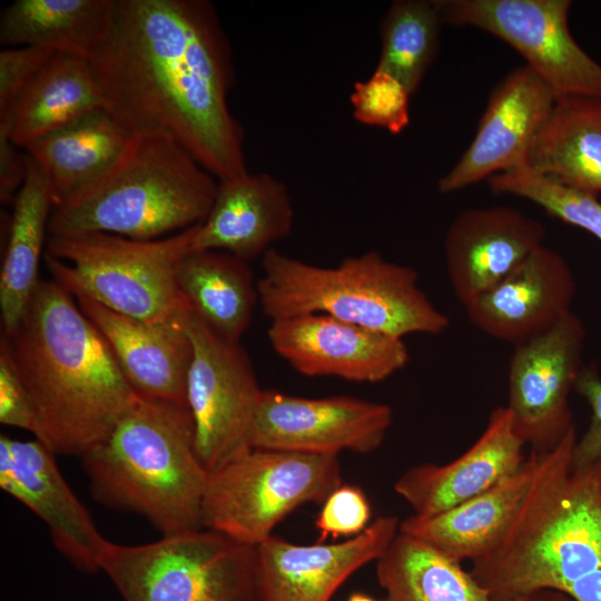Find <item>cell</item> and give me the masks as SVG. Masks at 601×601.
<instances>
[{"label":"cell","instance_id":"obj_1","mask_svg":"<svg viewBox=\"0 0 601 601\" xmlns=\"http://www.w3.org/2000/svg\"><path fill=\"white\" fill-rule=\"evenodd\" d=\"M106 109L131 135L165 136L218 180L247 170L245 131L228 106L235 65L207 0H117L89 58Z\"/></svg>","mask_w":601,"mask_h":601},{"label":"cell","instance_id":"obj_2","mask_svg":"<svg viewBox=\"0 0 601 601\" xmlns=\"http://www.w3.org/2000/svg\"><path fill=\"white\" fill-rule=\"evenodd\" d=\"M31 398L36 439L82 456L105 440L139 395L73 295L41 279L18 325L0 338Z\"/></svg>","mask_w":601,"mask_h":601},{"label":"cell","instance_id":"obj_3","mask_svg":"<svg viewBox=\"0 0 601 601\" xmlns=\"http://www.w3.org/2000/svg\"><path fill=\"white\" fill-rule=\"evenodd\" d=\"M573 426L545 452L525 499L500 541L472 562L493 601L555 590L601 601V462L574 467Z\"/></svg>","mask_w":601,"mask_h":601},{"label":"cell","instance_id":"obj_4","mask_svg":"<svg viewBox=\"0 0 601 601\" xmlns=\"http://www.w3.org/2000/svg\"><path fill=\"white\" fill-rule=\"evenodd\" d=\"M81 460L97 502L144 516L162 535L201 529L209 473L187 405L139 396Z\"/></svg>","mask_w":601,"mask_h":601},{"label":"cell","instance_id":"obj_5","mask_svg":"<svg viewBox=\"0 0 601 601\" xmlns=\"http://www.w3.org/2000/svg\"><path fill=\"white\" fill-rule=\"evenodd\" d=\"M217 187L216 177L171 139L134 135L104 176L52 209L48 236L167 237L203 223Z\"/></svg>","mask_w":601,"mask_h":601},{"label":"cell","instance_id":"obj_6","mask_svg":"<svg viewBox=\"0 0 601 601\" xmlns=\"http://www.w3.org/2000/svg\"><path fill=\"white\" fill-rule=\"evenodd\" d=\"M262 268L259 306L270 321L325 314L398 338L439 335L450 326L414 268L373 250L322 267L270 248L262 256Z\"/></svg>","mask_w":601,"mask_h":601},{"label":"cell","instance_id":"obj_7","mask_svg":"<svg viewBox=\"0 0 601 601\" xmlns=\"http://www.w3.org/2000/svg\"><path fill=\"white\" fill-rule=\"evenodd\" d=\"M197 226L150 240L106 233L48 236L45 260L71 294L136 319L186 327L193 309L176 273Z\"/></svg>","mask_w":601,"mask_h":601},{"label":"cell","instance_id":"obj_8","mask_svg":"<svg viewBox=\"0 0 601 601\" xmlns=\"http://www.w3.org/2000/svg\"><path fill=\"white\" fill-rule=\"evenodd\" d=\"M99 569L124 601H259L256 548L209 529L137 545L108 541Z\"/></svg>","mask_w":601,"mask_h":601},{"label":"cell","instance_id":"obj_9","mask_svg":"<svg viewBox=\"0 0 601 601\" xmlns=\"http://www.w3.org/2000/svg\"><path fill=\"white\" fill-rule=\"evenodd\" d=\"M339 485L336 455L252 449L208 475L201 528L256 548L295 509Z\"/></svg>","mask_w":601,"mask_h":601},{"label":"cell","instance_id":"obj_10","mask_svg":"<svg viewBox=\"0 0 601 601\" xmlns=\"http://www.w3.org/2000/svg\"><path fill=\"white\" fill-rule=\"evenodd\" d=\"M443 23L474 27L516 50L558 98L601 96V65L569 28L570 0H434Z\"/></svg>","mask_w":601,"mask_h":601},{"label":"cell","instance_id":"obj_11","mask_svg":"<svg viewBox=\"0 0 601 601\" xmlns=\"http://www.w3.org/2000/svg\"><path fill=\"white\" fill-rule=\"evenodd\" d=\"M186 401L196 454L210 474L252 450V431L263 390L240 344L228 343L194 313Z\"/></svg>","mask_w":601,"mask_h":601},{"label":"cell","instance_id":"obj_12","mask_svg":"<svg viewBox=\"0 0 601 601\" xmlns=\"http://www.w3.org/2000/svg\"><path fill=\"white\" fill-rule=\"evenodd\" d=\"M584 339V325L571 312L545 333L513 346L505 406L515 432L533 451H549L574 426L569 397L583 367Z\"/></svg>","mask_w":601,"mask_h":601},{"label":"cell","instance_id":"obj_13","mask_svg":"<svg viewBox=\"0 0 601 601\" xmlns=\"http://www.w3.org/2000/svg\"><path fill=\"white\" fill-rule=\"evenodd\" d=\"M393 422L392 408L353 396L302 397L263 390L252 447L318 455L377 450Z\"/></svg>","mask_w":601,"mask_h":601},{"label":"cell","instance_id":"obj_14","mask_svg":"<svg viewBox=\"0 0 601 601\" xmlns=\"http://www.w3.org/2000/svg\"><path fill=\"white\" fill-rule=\"evenodd\" d=\"M558 99L553 89L531 68L524 65L513 69L492 90L472 142L440 178L439 190L454 193L525 166L531 147Z\"/></svg>","mask_w":601,"mask_h":601},{"label":"cell","instance_id":"obj_15","mask_svg":"<svg viewBox=\"0 0 601 601\" xmlns=\"http://www.w3.org/2000/svg\"><path fill=\"white\" fill-rule=\"evenodd\" d=\"M273 349L305 376H333L358 383L382 382L410 361L403 341L325 314L272 319Z\"/></svg>","mask_w":601,"mask_h":601},{"label":"cell","instance_id":"obj_16","mask_svg":"<svg viewBox=\"0 0 601 601\" xmlns=\"http://www.w3.org/2000/svg\"><path fill=\"white\" fill-rule=\"evenodd\" d=\"M55 453L37 439L0 435V487L48 528L56 549L78 570L100 571L108 542L62 476Z\"/></svg>","mask_w":601,"mask_h":601},{"label":"cell","instance_id":"obj_17","mask_svg":"<svg viewBox=\"0 0 601 601\" xmlns=\"http://www.w3.org/2000/svg\"><path fill=\"white\" fill-rule=\"evenodd\" d=\"M398 528L395 516L382 515L341 543L297 545L270 536L256 546L259 601H328L351 574L386 551Z\"/></svg>","mask_w":601,"mask_h":601},{"label":"cell","instance_id":"obj_18","mask_svg":"<svg viewBox=\"0 0 601 601\" xmlns=\"http://www.w3.org/2000/svg\"><path fill=\"white\" fill-rule=\"evenodd\" d=\"M539 220L509 206L461 211L444 238V258L453 293L465 307L544 245Z\"/></svg>","mask_w":601,"mask_h":601},{"label":"cell","instance_id":"obj_19","mask_svg":"<svg viewBox=\"0 0 601 601\" xmlns=\"http://www.w3.org/2000/svg\"><path fill=\"white\" fill-rule=\"evenodd\" d=\"M574 293L566 259L542 245L465 311L477 329L514 346L545 333L571 313Z\"/></svg>","mask_w":601,"mask_h":601},{"label":"cell","instance_id":"obj_20","mask_svg":"<svg viewBox=\"0 0 601 601\" xmlns=\"http://www.w3.org/2000/svg\"><path fill=\"white\" fill-rule=\"evenodd\" d=\"M525 443L506 406L495 407L477 440L450 463H424L405 471L394 491L420 518L452 509L492 489L524 464Z\"/></svg>","mask_w":601,"mask_h":601},{"label":"cell","instance_id":"obj_21","mask_svg":"<svg viewBox=\"0 0 601 601\" xmlns=\"http://www.w3.org/2000/svg\"><path fill=\"white\" fill-rule=\"evenodd\" d=\"M72 295L108 343L139 396L187 405V376L193 356L187 326L144 322L116 313L83 294Z\"/></svg>","mask_w":601,"mask_h":601},{"label":"cell","instance_id":"obj_22","mask_svg":"<svg viewBox=\"0 0 601 601\" xmlns=\"http://www.w3.org/2000/svg\"><path fill=\"white\" fill-rule=\"evenodd\" d=\"M293 225L289 191L270 174L218 180L213 206L197 226L190 252H225L249 262L286 238Z\"/></svg>","mask_w":601,"mask_h":601},{"label":"cell","instance_id":"obj_23","mask_svg":"<svg viewBox=\"0 0 601 601\" xmlns=\"http://www.w3.org/2000/svg\"><path fill=\"white\" fill-rule=\"evenodd\" d=\"M539 453L531 450L521 469L492 489L439 514L412 515L398 531L462 563L487 553L515 518L532 482Z\"/></svg>","mask_w":601,"mask_h":601},{"label":"cell","instance_id":"obj_24","mask_svg":"<svg viewBox=\"0 0 601 601\" xmlns=\"http://www.w3.org/2000/svg\"><path fill=\"white\" fill-rule=\"evenodd\" d=\"M130 138L106 108H99L23 149L40 168L55 208L104 176L122 156Z\"/></svg>","mask_w":601,"mask_h":601},{"label":"cell","instance_id":"obj_25","mask_svg":"<svg viewBox=\"0 0 601 601\" xmlns=\"http://www.w3.org/2000/svg\"><path fill=\"white\" fill-rule=\"evenodd\" d=\"M106 108L88 58L56 53L0 112V132L24 148L92 110Z\"/></svg>","mask_w":601,"mask_h":601},{"label":"cell","instance_id":"obj_26","mask_svg":"<svg viewBox=\"0 0 601 601\" xmlns=\"http://www.w3.org/2000/svg\"><path fill=\"white\" fill-rule=\"evenodd\" d=\"M117 0H14L0 18V43L90 58L114 24Z\"/></svg>","mask_w":601,"mask_h":601},{"label":"cell","instance_id":"obj_27","mask_svg":"<svg viewBox=\"0 0 601 601\" xmlns=\"http://www.w3.org/2000/svg\"><path fill=\"white\" fill-rule=\"evenodd\" d=\"M561 184L601 193V96L561 97L538 134L526 165Z\"/></svg>","mask_w":601,"mask_h":601},{"label":"cell","instance_id":"obj_28","mask_svg":"<svg viewBox=\"0 0 601 601\" xmlns=\"http://www.w3.org/2000/svg\"><path fill=\"white\" fill-rule=\"evenodd\" d=\"M176 278L193 313L217 336L238 344L259 304L248 262L225 252H189Z\"/></svg>","mask_w":601,"mask_h":601},{"label":"cell","instance_id":"obj_29","mask_svg":"<svg viewBox=\"0 0 601 601\" xmlns=\"http://www.w3.org/2000/svg\"><path fill=\"white\" fill-rule=\"evenodd\" d=\"M12 204L0 274L2 333L18 325L39 284L38 267L53 209L43 175L30 157L26 180Z\"/></svg>","mask_w":601,"mask_h":601},{"label":"cell","instance_id":"obj_30","mask_svg":"<svg viewBox=\"0 0 601 601\" xmlns=\"http://www.w3.org/2000/svg\"><path fill=\"white\" fill-rule=\"evenodd\" d=\"M376 577L383 601H493L460 562L400 531L376 560Z\"/></svg>","mask_w":601,"mask_h":601},{"label":"cell","instance_id":"obj_31","mask_svg":"<svg viewBox=\"0 0 601 601\" xmlns=\"http://www.w3.org/2000/svg\"><path fill=\"white\" fill-rule=\"evenodd\" d=\"M442 23L435 1H394L381 22L376 69L396 77L414 95L437 56Z\"/></svg>","mask_w":601,"mask_h":601},{"label":"cell","instance_id":"obj_32","mask_svg":"<svg viewBox=\"0 0 601 601\" xmlns=\"http://www.w3.org/2000/svg\"><path fill=\"white\" fill-rule=\"evenodd\" d=\"M487 184L493 193L525 198L549 215L589 231L601 242V200L598 195L561 184L528 166L493 175Z\"/></svg>","mask_w":601,"mask_h":601},{"label":"cell","instance_id":"obj_33","mask_svg":"<svg viewBox=\"0 0 601 601\" xmlns=\"http://www.w3.org/2000/svg\"><path fill=\"white\" fill-rule=\"evenodd\" d=\"M408 89L393 75L376 69L354 85L349 96L356 121L400 135L410 124Z\"/></svg>","mask_w":601,"mask_h":601},{"label":"cell","instance_id":"obj_34","mask_svg":"<svg viewBox=\"0 0 601 601\" xmlns=\"http://www.w3.org/2000/svg\"><path fill=\"white\" fill-rule=\"evenodd\" d=\"M371 518V506L361 487L339 485L324 501L316 520L319 542L328 538L357 535L363 532Z\"/></svg>","mask_w":601,"mask_h":601},{"label":"cell","instance_id":"obj_35","mask_svg":"<svg viewBox=\"0 0 601 601\" xmlns=\"http://www.w3.org/2000/svg\"><path fill=\"white\" fill-rule=\"evenodd\" d=\"M58 52L39 47H17L0 52V112L21 93L38 71Z\"/></svg>","mask_w":601,"mask_h":601},{"label":"cell","instance_id":"obj_36","mask_svg":"<svg viewBox=\"0 0 601 601\" xmlns=\"http://www.w3.org/2000/svg\"><path fill=\"white\" fill-rule=\"evenodd\" d=\"M0 422L3 425L38 432L36 412L6 347L0 344Z\"/></svg>","mask_w":601,"mask_h":601},{"label":"cell","instance_id":"obj_37","mask_svg":"<svg viewBox=\"0 0 601 601\" xmlns=\"http://www.w3.org/2000/svg\"><path fill=\"white\" fill-rule=\"evenodd\" d=\"M591 407V422L577 439L572 465L584 467L601 462V376L595 365L582 367L574 388Z\"/></svg>","mask_w":601,"mask_h":601},{"label":"cell","instance_id":"obj_38","mask_svg":"<svg viewBox=\"0 0 601 601\" xmlns=\"http://www.w3.org/2000/svg\"><path fill=\"white\" fill-rule=\"evenodd\" d=\"M28 167V154L20 152L8 135L0 132V199L2 203H13L26 180Z\"/></svg>","mask_w":601,"mask_h":601},{"label":"cell","instance_id":"obj_39","mask_svg":"<svg viewBox=\"0 0 601 601\" xmlns=\"http://www.w3.org/2000/svg\"><path fill=\"white\" fill-rule=\"evenodd\" d=\"M512 601H575L565 593L555 591V590H539L520 598H516Z\"/></svg>","mask_w":601,"mask_h":601},{"label":"cell","instance_id":"obj_40","mask_svg":"<svg viewBox=\"0 0 601 601\" xmlns=\"http://www.w3.org/2000/svg\"><path fill=\"white\" fill-rule=\"evenodd\" d=\"M348 601H375L373 598L367 597L365 594L355 593L352 594Z\"/></svg>","mask_w":601,"mask_h":601},{"label":"cell","instance_id":"obj_41","mask_svg":"<svg viewBox=\"0 0 601 601\" xmlns=\"http://www.w3.org/2000/svg\"><path fill=\"white\" fill-rule=\"evenodd\" d=\"M600 490H601V486H600Z\"/></svg>","mask_w":601,"mask_h":601}]
</instances>
